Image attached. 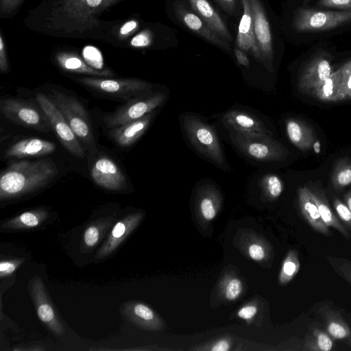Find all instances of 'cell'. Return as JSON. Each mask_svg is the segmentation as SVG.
I'll list each match as a JSON object with an SVG mask.
<instances>
[{
	"label": "cell",
	"mask_w": 351,
	"mask_h": 351,
	"mask_svg": "<svg viewBox=\"0 0 351 351\" xmlns=\"http://www.w3.org/2000/svg\"><path fill=\"white\" fill-rule=\"evenodd\" d=\"M1 114L15 124L42 132L52 129L43 109L38 105L19 98L3 99L0 102Z\"/></svg>",
	"instance_id": "cell-5"
},
{
	"label": "cell",
	"mask_w": 351,
	"mask_h": 351,
	"mask_svg": "<svg viewBox=\"0 0 351 351\" xmlns=\"http://www.w3.org/2000/svg\"><path fill=\"white\" fill-rule=\"evenodd\" d=\"M83 56L86 61L97 69L103 67V58L99 49L93 46H86L83 49Z\"/></svg>",
	"instance_id": "cell-38"
},
{
	"label": "cell",
	"mask_w": 351,
	"mask_h": 351,
	"mask_svg": "<svg viewBox=\"0 0 351 351\" xmlns=\"http://www.w3.org/2000/svg\"><path fill=\"white\" fill-rule=\"evenodd\" d=\"M194 12L216 34L227 41H232V36L219 14L207 0H189Z\"/></svg>",
	"instance_id": "cell-23"
},
{
	"label": "cell",
	"mask_w": 351,
	"mask_h": 351,
	"mask_svg": "<svg viewBox=\"0 0 351 351\" xmlns=\"http://www.w3.org/2000/svg\"><path fill=\"white\" fill-rule=\"evenodd\" d=\"M286 132L293 145L303 152L311 149L315 141L313 129L300 119H288L286 121Z\"/></svg>",
	"instance_id": "cell-25"
},
{
	"label": "cell",
	"mask_w": 351,
	"mask_h": 351,
	"mask_svg": "<svg viewBox=\"0 0 351 351\" xmlns=\"http://www.w3.org/2000/svg\"><path fill=\"white\" fill-rule=\"evenodd\" d=\"M300 268L298 252L291 250L284 259L279 274V282L286 285L293 280Z\"/></svg>",
	"instance_id": "cell-31"
},
{
	"label": "cell",
	"mask_w": 351,
	"mask_h": 351,
	"mask_svg": "<svg viewBox=\"0 0 351 351\" xmlns=\"http://www.w3.org/2000/svg\"><path fill=\"white\" fill-rule=\"evenodd\" d=\"M227 12L232 13L235 9V0H215Z\"/></svg>",
	"instance_id": "cell-47"
},
{
	"label": "cell",
	"mask_w": 351,
	"mask_h": 351,
	"mask_svg": "<svg viewBox=\"0 0 351 351\" xmlns=\"http://www.w3.org/2000/svg\"><path fill=\"white\" fill-rule=\"evenodd\" d=\"M121 315L134 325L147 330H158L162 323L158 315L147 305L138 301L124 302L120 308Z\"/></svg>",
	"instance_id": "cell-16"
},
{
	"label": "cell",
	"mask_w": 351,
	"mask_h": 351,
	"mask_svg": "<svg viewBox=\"0 0 351 351\" xmlns=\"http://www.w3.org/2000/svg\"><path fill=\"white\" fill-rule=\"evenodd\" d=\"M326 330L333 340L346 343L351 348V328L341 314L324 306L319 309Z\"/></svg>",
	"instance_id": "cell-24"
},
{
	"label": "cell",
	"mask_w": 351,
	"mask_h": 351,
	"mask_svg": "<svg viewBox=\"0 0 351 351\" xmlns=\"http://www.w3.org/2000/svg\"><path fill=\"white\" fill-rule=\"evenodd\" d=\"M243 290V284L240 279L231 278L228 279L224 286V295L230 301L237 299Z\"/></svg>",
	"instance_id": "cell-37"
},
{
	"label": "cell",
	"mask_w": 351,
	"mask_h": 351,
	"mask_svg": "<svg viewBox=\"0 0 351 351\" xmlns=\"http://www.w3.org/2000/svg\"><path fill=\"white\" fill-rule=\"evenodd\" d=\"M256 39L261 51V63L273 71L274 49L269 21L260 0H249Z\"/></svg>",
	"instance_id": "cell-12"
},
{
	"label": "cell",
	"mask_w": 351,
	"mask_h": 351,
	"mask_svg": "<svg viewBox=\"0 0 351 351\" xmlns=\"http://www.w3.org/2000/svg\"><path fill=\"white\" fill-rule=\"evenodd\" d=\"M344 200L346 204L351 210V190H350L346 194H345Z\"/></svg>",
	"instance_id": "cell-49"
},
{
	"label": "cell",
	"mask_w": 351,
	"mask_h": 351,
	"mask_svg": "<svg viewBox=\"0 0 351 351\" xmlns=\"http://www.w3.org/2000/svg\"><path fill=\"white\" fill-rule=\"evenodd\" d=\"M351 22V10L332 11L299 8L293 18L298 32H319L335 29Z\"/></svg>",
	"instance_id": "cell-6"
},
{
	"label": "cell",
	"mask_w": 351,
	"mask_h": 351,
	"mask_svg": "<svg viewBox=\"0 0 351 351\" xmlns=\"http://www.w3.org/2000/svg\"><path fill=\"white\" fill-rule=\"evenodd\" d=\"M114 218L108 216L90 223L84 230L81 241L80 250L88 252L95 248L113 223Z\"/></svg>",
	"instance_id": "cell-28"
},
{
	"label": "cell",
	"mask_w": 351,
	"mask_h": 351,
	"mask_svg": "<svg viewBox=\"0 0 351 351\" xmlns=\"http://www.w3.org/2000/svg\"><path fill=\"white\" fill-rule=\"evenodd\" d=\"M36 100L64 148L75 156L84 158L86 152L80 139L50 99L45 94L38 93L36 95Z\"/></svg>",
	"instance_id": "cell-8"
},
{
	"label": "cell",
	"mask_w": 351,
	"mask_h": 351,
	"mask_svg": "<svg viewBox=\"0 0 351 351\" xmlns=\"http://www.w3.org/2000/svg\"><path fill=\"white\" fill-rule=\"evenodd\" d=\"M234 52L238 62L248 68L250 66V61L245 52L238 47L234 49Z\"/></svg>",
	"instance_id": "cell-46"
},
{
	"label": "cell",
	"mask_w": 351,
	"mask_h": 351,
	"mask_svg": "<svg viewBox=\"0 0 351 351\" xmlns=\"http://www.w3.org/2000/svg\"><path fill=\"white\" fill-rule=\"evenodd\" d=\"M332 206L341 223L348 231H351V210L337 197L332 198Z\"/></svg>",
	"instance_id": "cell-36"
},
{
	"label": "cell",
	"mask_w": 351,
	"mask_h": 351,
	"mask_svg": "<svg viewBox=\"0 0 351 351\" xmlns=\"http://www.w3.org/2000/svg\"><path fill=\"white\" fill-rule=\"evenodd\" d=\"M220 202V193L214 186L204 185L198 191L197 208L205 220L211 221L216 217Z\"/></svg>",
	"instance_id": "cell-27"
},
{
	"label": "cell",
	"mask_w": 351,
	"mask_h": 351,
	"mask_svg": "<svg viewBox=\"0 0 351 351\" xmlns=\"http://www.w3.org/2000/svg\"><path fill=\"white\" fill-rule=\"evenodd\" d=\"M332 58L326 51H317L301 67L298 87L305 94H312L332 74Z\"/></svg>",
	"instance_id": "cell-10"
},
{
	"label": "cell",
	"mask_w": 351,
	"mask_h": 351,
	"mask_svg": "<svg viewBox=\"0 0 351 351\" xmlns=\"http://www.w3.org/2000/svg\"><path fill=\"white\" fill-rule=\"evenodd\" d=\"M222 121L229 131L242 134H271L261 120L245 111H228L223 114Z\"/></svg>",
	"instance_id": "cell-18"
},
{
	"label": "cell",
	"mask_w": 351,
	"mask_h": 351,
	"mask_svg": "<svg viewBox=\"0 0 351 351\" xmlns=\"http://www.w3.org/2000/svg\"><path fill=\"white\" fill-rule=\"evenodd\" d=\"M28 289L39 319L56 335H63L65 332L64 326L49 298L42 278L34 276L29 280Z\"/></svg>",
	"instance_id": "cell-11"
},
{
	"label": "cell",
	"mask_w": 351,
	"mask_h": 351,
	"mask_svg": "<svg viewBox=\"0 0 351 351\" xmlns=\"http://www.w3.org/2000/svg\"><path fill=\"white\" fill-rule=\"evenodd\" d=\"M143 217V213L136 212L117 221L112 228L107 239L97 250L95 258L101 259L112 254L138 226Z\"/></svg>",
	"instance_id": "cell-13"
},
{
	"label": "cell",
	"mask_w": 351,
	"mask_h": 351,
	"mask_svg": "<svg viewBox=\"0 0 351 351\" xmlns=\"http://www.w3.org/2000/svg\"><path fill=\"white\" fill-rule=\"evenodd\" d=\"M174 12L177 19L191 32L217 47L230 50L227 40L212 31L195 12L188 10L179 2L175 3Z\"/></svg>",
	"instance_id": "cell-15"
},
{
	"label": "cell",
	"mask_w": 351,
	"mask_h": 351,
	"mask_svg": "<svg viewBox=\"0 0 351 351\" xmlns=\"http://www.w3.org/2000/svg\"><path fill=\"white\" fill-rule=\"evenodd\" d=\"M317 5L321 7L341 9L342 10H351V0H318Z\"/></svg>",
	"instance_id": "cell-41"
},
{
	"label": "cell",
	"mask_w": 351,
	"mask_h": 351,
	"mask_svg": "<svg viewBox=\"0 0 351 351\" xmlns=\"http://www.w3.org/2000/svg\"><path fill=\"white\" fill-rule=\"evenodd\" d=\"M163 93L147 92L134 97L111 114L104 117L106 125L111 129L128 121L138 119L153 112L165 100Z\"/></svg>",
	"instance_id": "cell-7"
},
{
	"label": "cell",
	"mask_w": 351,
	"mask_h": 351,
	"mask_svg": "<svg viewBox=\"0 0 351 351\" xmlns=\"http://www.w3.org/2000/svg\"><path fill=\"white\" fill-rule=\"evenodd\" d=\"M243 12L238 27L236 45L261 62V51L254 31L253 19L249 0H242Z\"/></svg>",
	"instance_id": "cell-17"
},
{
	"label": "cell",
	"mask_w": 351,
	"mask_h": 351,
	"mask_svg": "<svg viewBox=\"0 0 351 351\" xmlns=\"http://www.w3.org/2000/svg\"><path fill=\"white\" fill-rule=\"evenodd\" d=\"M49 99L78 138L86 145L94 144L91 123L84 106L74 97L58 90H51Z\"/></svg>",
	"instance_id": "cell-4"
},
{
	"label": "cell",
	"mask_w": 351,
	"mask_h": 351,
	"mask_svg": "<svg viewBox=\"0 0 351 351\" xmlns=\"http://www.w3.org/2000/svg\"><path fill=\"white\" fill-rule=\"evenodd\" d=\"M327 259L337 274L351 285V261L332 256Z\"/></svg>",
	"instance_id": "cell-35"
},
{
	"label": "cell",
	"mask_w": 351,
	"mask_h": 351,
	"mask_svg": "<svg viewBox=\"0 0 351 351\" xmlns=\"http://www.w3.org/2000/svg\"><path fill=\"white\" fill-rule=\"evenodd\" d=\"M56 145L40 138L21 139L5 150L4 157L23 158L43 156L52 154L56 150Z\"/></svg>",
	"instance_id": "cell-20"
},
{
	"label": "cell",
	"mask_w": 351,
	"mask_h": 351,
	"mask_svg": "<svg viewBox=\"0 0 351 351\" xmlns=\"http://www.w3.org/2000/svg\"><path fill=\"white\" fill-rule=\"evenodd\" d=\"M49 216L48 211L45 208L32 209L5 221L1 223V230L4 231L32 230L43 224Z\"/></svg>",
	"instance_id": "cell-26"
},
{
	"label": "cell",
	"mask_w": 351,
	"mask_h": 351,
	"mask_svg": "<svg viewBox=\"0 0 351 351\" xmlns=\"http://www.w3.org/2000/svg\"><path fill=\"white\" fill-rule=\"evenodd\" d=\"M309 193L316 204L323 221L328 228H332L345 238L350 239L351 234L341 223L336 213L330 206L323 189L317 184L306 186Z\"/></svg>",
	"instance_id": "cell-21"
},
{
	"label": "cell",
	"mask_w": 351,
	"mask_h": 351,
	"mask_svg": "<svg viewBox=\"0 0 351 351\" xmlns=\"http://www.w3.org/2000/svg\"><path fill=\"white\" fill-rule=\"evenodd\" d=\"M151 43L150 36L148 33L142 32L135 36L131 40L130 44L136 47H146Z\"/></svg>",
	"instance_id": "cell-44"
},
{
	"label": "cell",
	"mask_w": 351,
	"mask_h": 351,
	"mask_svg": "<svg viewBox=\"0 0 351 351\" xmlns=\"http://www.w3.org/2000/svg\"><path fill=\"white\" fill-rule=\"evenodd\" d=\"M64 68L66 70L84 73L92 75L109 76L110 73L106 71H99L86 66L82 60L76 57L68 58L62 62Z\"/></svg>",
	"instance_id": "cell-34"
},
{
	"label": "cell",
	"mask_w": 351,
	"mask_h": 351,
	"mask_svg": "<svg viewBox=\"0 0 351 351\" xmlns=\"http://www.w3.org/2000/svg\"><path fill=\"white\" fill-rule=\"evenodd\" d=\"M90 175L99 186L110 191H121L126 185V178L117 164L108 157L98 158L92 167Z\"/></svg>",
	"instance_id": "cell-14"
},
{
	"label": "cell",
	"mask_w": 351,
	"mask_h": 351,
	"mask_svg": "<svg viewBox=\"0 0 351 351\" xmlns=\"http://www.w3.org/2000/svg\"><path fill=\"white\" fill-rule=\"evenodd\" d=\"M340 70V87L345 99H351V71L341 66Z\"/></svg>",
	"instance_id": "cell-40"
},
{
	"label": "cell",
	"mask_w": 351,
	"mask_h": 351,
	"mask_svg": "<svg viewBox=\"0 0 351 351\" xmlns=\"http://www.w3.org/2000/svg\"><path fill=\"white\" fill-rule=\"evenodd\" d=\"M24 262L23 258L2 260L0 262V276L4 278L12 275Z\"/></svg>",
	"instance_id": "cell-39"
},
{
	"label": "cell",
	"mask_w": 351,
	"mask_h": 351,
	"mask_svg": "<svg viewBox=\"0 0 351 351\" xmlns=\"http://www.w3.org/2000/svg\"><path fill=\"white\" fill-rule=\"evenodd\" d=\"M298 204L302 215L314 230L327 237L332 235L330 228L323 221L307 186L299 188Z\"/></svg>",
	"instance_id": "cell-22"
},
{
	"label": "cell",
	"mask_w": 351,
	"mask_h": 351,
	"mask_svg": "<svg viewBox=\"0 0 351 351\" xmlns=\"http://www.w3.org/2000/svg\"><path fill=\"white\" fill-rule=\"evenodd\" d=\"M230 348V341L228 339H221L215 341L210 350L212 351H228Z\"/></svg>",
	"instance_id": "cell-45"
},
{
	"label": "cell",
	"mask_w": 351,
	"mask_h": 351,
	"mask_svg": "<svg viewBox=\"0 0 351 351\" xmlns=\"http://www.w3.org/2000/svg\"><path fill=\"white\" fill-rule=\"evenodd\" d=\"M79 82L99 93L128 101L150 91L152 84L138 79H97L83 77Z\"/></svg>",
	"instance_id": "cell-9"
},
{
	"label": "cell",
	"mask_w": 351,
	"mask_h": 351,
	"mask_svg": "<svg viewBox=\"0 0 351 351\" xmlns=\"http://www.w3.org/2000/svg\"><path fill=\"white\" fill-rule=\"evenodd\" d=\"M153 111L145 116L111 128L110 136L122 147H128L136 143L145 133L154 117Z\"/></svg>",
	"instance_id": "cell-19"
},
{
	"label": "cell",
	"mask_w": 351,
	"mask_h": 351,
	"mask_svg": "<svg viewBox=\"0 0 351 351\" xmlns=\"http://www.w3.org/2000/svg\"><path fill=\"white\" fill-rule=\"evenodd\" d=\"M247 252L249 256L256 261H262L266 256L265 247L257 243L250 244L247 247Z\"/></svg>",
	"instance_id": "cell-42"
},
{
	"label": "cell",
	"mask_w": 351,
	"mask_h": 351,
	"mask_svg": "<svg viewBox=\"0 0 351 351\" xmlns=\"http://www.w3.org/2000/svg\"><path fill=\"white\" fill-rule=\"evenodd\" d=\"M257 307L253 304H248L241 308L237 312V316L242 319L250 320L257 313Z\"/></svg>",
	"instance_id": "cell-43"
},
{
	"label": "cell",
	"mask_w": 351,
	"mask_h": 351,
	"mask_svg": "<svg viewBox=\"0 0 351 351\" xmlns=\"http://www.w3.org/2000/svg\"><path fill=\"white\" fill-rule=\"evenodd\" d=\"M137 27V23L135 21H129L124 23L121 29H120V34L122 35H126L131 32H132L134 29H135Z\"/></svg>",
	"instance_id": "cell-48"
},
{
	"label": "cell",
	"mask_w": 351,
	"mask_h": 351,
	"mask_svg": "<svg viewBox=\"0 0 351 351\" xmlns=\"http://www.w3.org/2000/svg\"><path fill=\"white\" fill-rule=\"evenodd\" d=\"M49 158L38 160H20L11 163L0 178V200L21 197L49 184L58 174Z\"/></svg>",
	"instance_id": "cell-1"
},
{
	"label": "cell",
	"mask_w": 351,
	"mask_h": 351,
	"mask_svg": "<svg viewBox=\"0 0 351 351\" xmlns=\"http://www.w3.org/2000/svg\"><path fill=\"white\" fill-rule=\"evenodd\" d=\"M182 126L189 141L202 155L220 168L228 169L217 134L212 126L192 114L182 118Z\"/></svg>",
	"instance_id": "cell-2"
},
{
	"label": "cell",
	"mask_w": 351,
	"mask_h": 351,
	"mask_svg": "<svg viewBox=\"0 0 351 351\" xmlns=\"http://www.w3.org/2000/svg\"><path fill=\"white\" fill-rule=\"evenodd\" d=\"M340 70L332 73L311 95L318 99L327 102H336L345 99L340 87Z\"/></svg>",
	"instance_id": "cell-29"
},
{
	"label": "cell",
	"mask_w": 351,
	"mask_h": 351,
	"mask_svg": "<svg viewBox=\"0 0 351 351\" xmlns=\"http://www.w3.org/2000/svg\"><path fill=\"white\" fill-rule=\"evenodd\" d=\"M262 185L267 196L272 199L278 198L283 191V183L281 179L274 174L264 176Z\"/></svg>",
	"instance_id": "cell-33"
},
{
	"label": "cell",
	"mask_w": 351,
	"mask_h": 351,
	"mask_svg": "<svg viewBox=\"0 0 351 351\" xmlns=\"http://www.w3.org/2000/svg\"><path fill=\"white\" fill-rule=\"evenodd\" d=\"M343 66L351 71V60L343 64Z\"/></svg>",
	"instance_id": "cell-51"
},
{
	"label": "cell",
	"mask_w": 351,
	"mask_h": 351,
	"mask_svg": "<svg viewBox=\"0 0 351 351\" xmlns=\"http://www.w3.org/2000/svg\"><path fill=\"white\" fill-rule=\"evenodd\" d=\"M86 2L90 7H97L101 4L102 0H86Z\"/></svg>",
	"instance_id": "cell-50"
},
{
	"label": "cell",
	"mask_w": 351,
	"mask_h": 351,
	"mask_svg": "<svg viewBox=\"0 0 351 351\" xmlns=\"http://www.w3.org/2000/svg\"><path fill=\"white\" fill-rule=\"evenodd\" d=\"M234 145L248 157L260 161H283L289 154L287 149L267 134H242L229 131Z\"/></svg>",
	"instance_id": "cell-3"
},
{
	"label": "cell",
	"mask_w": 351,
	"mask_h": 351,
	"mask_svg": "<svg viewBox=\"0 0 351 351\" xmlns=\"http://www.w3.org/2000/svg\"><path fill=\"white\" fill-rule=\"evenodd\" d=\"M334 341L326 331L314 328L306 335L302 350L304 351H330Z\"/></svg>",
	"instance_id": "cell-30"
},
{
	"label": "cell",
	"mask_w": 351,
	"mask_h": 351,
	"mask_svg": "<svg viewBox=\"0 0 351 351\" xmlns=\"http://www.w3.org/2000/svg\"><path fill=\"white\" fill-rule=\"evenodd\" d=\"M331 182L335 190H341L351 184V161L341 159L333 168Z\"/></svg>",
	"instance_id": "cell-32"
}]
</instances>
